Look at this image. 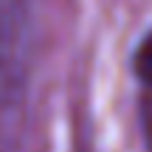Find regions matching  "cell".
Segmentation results:
<instances>
[{
    "label": "cell",
    "instance_id": "cell-1",
    "mask_svg": "<svg viewBox=\"0 0 152 152\" xmlns=\"http://www.w3.org/2000/svg\"><path fill=\"white\" fill-rule=\"evenodd\" d=\"M135 73L144 85L152 87V31L141 39V45L135 51Z\"/></svg>",
    "mask_w": 152,
    "mask_h": 152
}]
</instances>
